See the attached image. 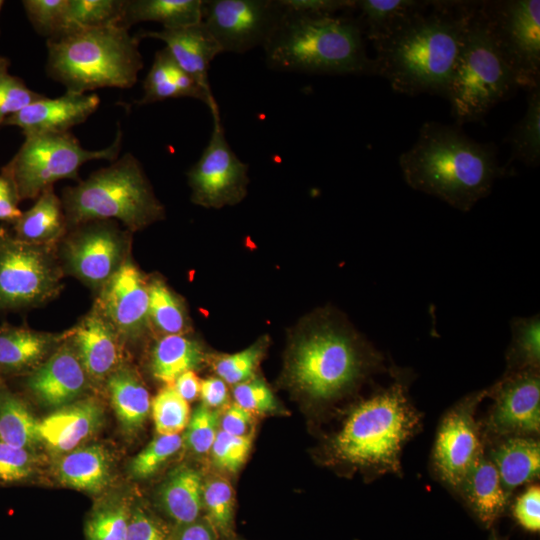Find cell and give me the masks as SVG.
Returning a JSON list of instances; mask_svg holds the SVG:
<instances>
[{"label": "cell", "instance_id": "57", "mask_svg": "<svg viewBox=\"0 0 540 540\" xmlns=\"http://www.w3.org/2000/svg\"><path fill=\"white\" fill-rule=\"evenodd\" d=\"M10 233L8 232L7 229H5L4 227L0 226V245L1 243L4 241V239L9 235Z\"/></svg>", "mask_w": 540, "mask_h": 540}, {"label": "cell", "instance_id": "45", "mask_svg": "<svg viewBox=\"0 0 540 540\" xmlns=\"http://www.w3.org/2000/svg\"><path fill=\"white\" fill-rule=\"evenodd\" d=\"M218 412L200 405L195 409L187 424L185 442L197 454H204L211 450L218 433Z\"/></svg>", "mask_w": 540, "mask_h": 540}, {"label": "cell", "instance_id": "38", "mask_svg": "<svg viewBox=\"0 0 540 540\" xmlns=\"http://www.w3.org/2000/svg\"><path fill=\"white\" fill-rule=\"evenodd\" d=\"M150 321L166 335L181 334L186 328L184 308L176 295L160 280L148 284Z\"/></svg>", "mask_w": 540, "mask_h": 540}, {"label": "cell", "instance_id": "47", "mask_svg": "<svg viewBox=\"0 0 540 540\" xmlns=\"http://www.w3.org/2000/svg\"><path fill=\"white\" fill-rule=\"evenodd\" d=\"M262 356V347L255 344L235 354L223 356L215 363L216 373L229 384L249 380Z\"/></svg>", "mask_w": 540, "mask_h": 540}, {"label": "cell", "instance_id": "56", "mask_svg": "<svg viewBox=\"0 0 540 540\" xmlns=\"http://www.w3.org/2000/svg\"><path fill=\"white\" fill-rule=\"evenodd\" d=\"M174 384L177 393L187 402L194 401L200 394L201 382L193 370L182 373Z\"/></svg>", "mask_w": 540, "mask_h": 540}, {"label": "cell", "instance_id": "39", "mask_svg": "<svg viewBox=\"0 0 540 540\" xmlns=\"http://www.w3.org/2000/svg\"><path fill=\"white\" fill-rule=\"evenodd\" d=\"M151 412L159 435L179 434L189 422V405L168 385L161 389L151 402Z\"/></svg>", "mask_w": 540, "mask_h": 540}, {"label": "cell", "instance_id": "54", "mask_svg": "<svg viewBox=\"0 0 540 540\" xmlns=\"http://www.w3.org/2000/svg\"><path fill=\"white\" fill-rule=\"evenodd\" d=\"M200 395L203 405L209 408L222 406L228 399L225 382L215 377L205 379L201 382Z\"/></svg>", "mask_w": 540, "mask_h": 540}, {"label": "cell", "instance_id": "55", "mask_svg": "<svg viewBox=\"0 0 540 540\" xmlns=\"http://www.w3.org/2000/svg\"><path fill=\"white\" fill-rule=\"evenodd\" d=\"M173 540H216L211 524L195 521L181 525Z\"/></svg>", "mask_w": 540, "mask_h": 540}, {"label": "cell", "instance_id": "7", "mask_svg": "<svg viewBox=\"0 0 540 540\" xmlns=\"http://www.w3.org/2000/svg\"><path fill=\"white\" fill-rule=\"evenodd\" d=\"M62 205L67 226L74 228L96 220H119L139 230L163 216L141 163L126 153L75 186L66 187Z\"/></svg>", "mask_w": 540, "mask_h": 540}, {"label": "cell", "instance_id": "26", "mask_svg": "<svg viewBox=\"0 0 540 540\" xmlns=\"http://www.w3.org/2000/svg\"><path fill=\"white\" fill-rule=\"evenodd\" d=\"M431 1L355 0V19L363 35L373 44L381 42L404 28L429 7Z\"/></svg>", "mask_w": 540, "mask_h": 540}, {"label": "cell", "instance_id": "12", "mask_svg": "<svg viewBox=\"0 0 540 540\" xmlns=\"http://www.w3.org/2000/svg\"><path fill=\"white\" fill-rule=\"evenodd\" d=\"M285 15L279 0H208L202 7V22L222 53L264 47Z\"/></svg>", "mask_w": 540, "mask_h": 540}, {"label": "cell", "instance_id": "29", "mask_svg": "<svg viewBox=\"0 0 540 540\" xmlns=\"http://www.w3.org/2000/svg\"><path fill=\"white\" fill-rule=\"evenodd\" d=\"M12 236L25 243L51 246L68 228L61 199L53 187L42 192L35 204L12 223Z\"/></svg>", "mask_w": 540, "mask_h": 540}, {"label": "cell", "instance_id": "5", "mask_svg": "<svg viewBox=\"0 0 540 540\" xmlns=\"http://www.w3.org/2000/svg\"><path fill=\"white\" fill-rule=\"evenodd\" d=\"M420 415L402 379L359 403L331 443L333 457L376 474L399 472L405 443L415 434Z\"/></svg>", "mask_w": 540, "mask_h": 540}, {"label": "cell", "instance_id": "2", "mask_svg": "<svg viewBox=\"0 0 540 540\" xmlns=\"http://www.w3.org/2000/svg\"><path fill=\"white\" fill-rule=\"evenodd\" d=\"M405 182L462 212L487 197L509 171L500 166L492 143L468 137L460 126L429 121L416 142L399 156Z\"/></svg>", "mask_w": 540, "mask_h": 540}, {"label": "cell", "instance_id": "49", "mask_svg": "<svg viewBox=\"0 0 540 540\" xmlns=\"http://www.w3.org/2000/svg\"><path fill=\"white\" fill-rule=\"evenodd\" d=\"M233 395L235 403L251 413L270 412L277 407L271 390L261 379H249L237 384Z\"/></svg>", "mask_w": 540, "mask_h": 540}, {"label": "cell", "instance_id": "24", "mask_svg": "<svg viewBox=\"0 0 540 540\" xmlns=\"http://www.w3.org/2000/svg\"><path fill=\"white\" fill-rule=\"evenodd\" d=\"M63 334L33 330L27 326L0 325V370L21 372L41 365L63 342Z\"/></svg>", "mask_w": 540, "mask_h": 540}, {"label": "cell", "instance_id": "48", "mask_svg": "<svg viewBox=\"0 0 540 540\" xmlns=\"http://www.w3.org/2000/svg\"><path fill=\"white\" fill-rule=\"evenodd\" d=\"M36 470V459L29 449L9 445L0 440V482L25 480Z\"/></svg>", "mask_w": 540, "mask_h": 540}, {"label": "cell", "instance_id": "14", "mask_svg": "<svg viewBox=\"0 0 540 540\" xmlns=\"http://www.w3.org/2000/svg\"><path fill=\"white\" fill-rule=\"evenodd\" d=\"M212 116L209 142L187 175L192 200L203 206L219 207L236 203L245 195L248 165L228 144L219 111Z\"/></svg>", "mask_w": 540, "mask_h": 540}, {"label": "cell", "instance_id": "4", "mask_svg": "<svg viewBox=\"0 0 540 540\" xmlns=\"http://www.w3.org/2000/svg\"><path fill=\"white\" fill-rule=\"evenodd\" d=\"M140 38L118 25L77 28L47 39V75L67 92L133 87L143 68Z\"/></svg>", "mask_w": 540, "mask_h": 540}, {"label": "cell", "instance_id": "46", "mask_svg": "<svg viewBox=\"0 0 540 540\" xmlns=\"http://www.w3.org/2000/svg\"><path fill=\"white\" fill-rule=\"evenodd\" d=\"M252 445V434L235 436L220 430L211 447L212 459L219 468L236 472L245 462Z\"/></svg>", "mask_w": 540, "mask_h": 540}, {"label": "cell", "instance_id": "19", "mask_svg": "<svg viewBox=\"0 0 540 540\" xmlns=\"http://www.w3.org/2000/svg\"><path fill=\"white\" fill-rule=\"evenodd\" d=\"M100 104L97 94L67 92L57 98H43L9 116L3 125L16 126L24 134L65 133L85 122Z\"/></svg>", "mask_w": 540, "mask_h": 540}, {"label": "cell", "instance_id": "58", "mask_svg": "<svg viewBox=\"0 0 540 540\" xmlns=\"http://www.w3.org/2000/svg\"><path fill=\"white\" fill-rule=\"evenodd\" d=\"M489 540H504V538H501L495 531H493Z\"/></svg>", "mask_w": 540, "mask_h": 540}, {"label": "cell", "instance_id": "36", "mask_svg": "<svg viewBox=\"0 0 540 540\" xmlns=\"http://www.w3.org/2000/svg\"><path fill=\"white\" fill-rule=\"evenodd\" d=\"M511 343L507 351V373L539 370L540 318L514 317L510 323Z\"/></svg>", "mask_w": 540, "mask_h": 540}, {"label": "cell", "instance_id": "31", "mask_svg": "<svg viewBox=\"0 0 540 540\" xmlns=\"http://www.w3.org/2000/svg\"><path fill=\"white\" fill-rule=\"evenodd\" d=\"M202 0H126L120 25L129 29L139 22H158L176 29L202 21Z\"/></svg>", "mask_w": 540, "mask_h": 540}, {"label": "cell", "instance_id": "33", "mask_svg": "<svg viewBox=\"0 0 540 540\" xmlns=\"http://www.w3.org/2000/svg\"><path fill=\"white\" fill-rule=\"evenodd\" d=\"M203 361L199 344L181 334L166 335L152 351L153 376L168 385L182 373L198 368Z\"/></svg>", "mask_w": 540, "mask_h": 540}, {"label": "cell", "instance_id": "13", "mask_svg": "<svg viewBox=\"0 0 540 540\" xmlns=\"http://www.w3.org/2000/svg\"><path fill=\"white\" fill-rule=\"evenodd\" d=\"M73 229L64 242L65 269L100 291L126 260L127 232L113 220L90 221Z\"/></svg>", "mask_w": 540, "mask_h": 540}, {"label": "cell", "instance_id": "28", "mask_svg": "<svg viewBox=\"0 0 540 540\" xmlns=\"http://www.w3.org/2000/svg\"><path fill=\"white\" fill-rule=\"evenodd\" d=\"M55 474L64 486L99 492L108 485L111 478L109 453L99 444L78 447L58 459Z\"/></svg>", "mask_w": 540, "mask_h": 540}, {"label": "cell", "instance_id": "23", "mask_svg": "<svg viewBox=\"0 0 540 540\" xmlns=\"http://www.w3.org/2000/svg\"><path fill=\"white\" fill-rule=\"evenodd\" d=\"M143 97L139 105L171 98L190 97L205 103L212 113L218 112L213 94H208L172 58L167 48L155 53L152 66L143 82Z\"/></svg>", "mask_w": 540, "mask_h": 540}, {"label": "cell", "instance_id": "59", "mask_svg": "<svg viewBox=\"0 0 540 540\" xmlns=\"http://www.w3.org/2000/svg\"><path fill=\"white\" fill-rule=\"evenodd\" d=\"M4 2L2 0H0V11H1V8L3 6Z\"/></svg>", "mask_w": 540, "mask_h": 540}, {"label": "cell", "instance_id": "32", "mask_svg": "<svg viewBox=\"0 0 540 540\" xmlns=\"http://www.w3.org/2000/svg\"><path fill=\"white\" fill-rule=\"evenodd\" d=\"M203 485L198 471L182 466L174 470L161 488L166 513L179 525L197 521L202 508Z\"/></svg>", "mask_w": 540, "mask_h": 540}, {"label": "cell", "instance_id": "10", "mask_svg": "<svg viewBox=\"0 0 540 540\" xmlns=\"http://www.w3.org/2000/svg\"><path fill=\"white\" fill-rule=\"evenodd\" d=\"M480 10L518 87L540 86V1H480Z\"/></svg>", "mask_w": 540, "mask_h": 540}, {"label": "cell", "instance_id": "3", "mask_svg": "<svg viewBox=\"0 0 540 540\" xmlns=\"http://www.w3.org/2000/svg\"><path fill=\"white\" fill-rule=\"evenodd\" d=\"M276 71L326 75H376L362 29L349 15L314 17L286 13L263 47Z\"/></svg>", "mask_w": 540, "mask_h": 540}, {"label": "cell", "instance_id": "27", "mask_svg": "<svg viewBox=\"0 0 540 540\" xmlns=\"http://www.w3.org/2000/svg\"><path fill=\"white\" fill-rule=\"evenodd\" d=\"M489 458L495 465L503 488L510 497L519 486L531 482L540 472V445L536 437L499 438Z\"/></svg>", "mask_w": 540, "mask_h": 540}, {"label": "cell", "instance_id": "25", "mask_svg": "<svg viewBox=\"0 0 540 540\" xmlns=\"http://www.w3.org/2000/svg\"><path fill=\"white\" fill-rule=\"evenodd\" d=\"M466 503L486 527H490L505 511L509 497L498 471L484 454L465 476L458 489Z\"/></svg>", "mask_w": 540, "mask_h": 540}, {"label": "cell", "instance_id": "43", "mask_svg": "<svg viewBox=\"0 0 540 540\" xmlns=\"http://www.w3.org/2000/svg\"><path fill=\"white\" fill-rule=\"evenodd\" d=\"M202 502L212 527L221 533L228 532L232 523L234 504L231 485L223 479L210 480L203 487Z\"/></svg>", "mask_w": 540, "mask_h": 540}, {"label": "cell", "instance_id": "17", "mask_svg": "<svg viewBox=\"0 0 540 540\" xmlns=\"http://www.w3.org/2000/svg\"><path fill=\"white\" fill-rule=\"evenodd\" d=\"M95 306L122 341L136 340L144 334L150 322L148 283L129 258L100 289Z\"/></svg>", "mask_w": 540, "mask_h": 540}, {"label": "cell", "instance_id": "8", "mask_svg": "<svg viewBox=\"0 0 540 540\" xmlns=\"http://www.w3.org/2000/svg\"><path fill=\"white\" fill-rule=\"evenodd\" d=\"M518 85L502 60L477 1L447 85L445 98L457 126L481 122Z\"/></svg>", "mask_w": 540, "mask_h": 540}, {"label": "cell", "instance_id": "40", "mask_svg": "<svg viewBox=\"0 0 540 540\" xmlns=\"http://www.w3.org/2000/svg\"><path fill=\"white\" fill-rule=\"evenodd\" d=\"M130 512L125 501L99 506L86 522V540H125Z\"/></svg>", "mask_w": 540, "mask_h": 540}, {"label": "cell", "instance_id": "1", "mask_svg": "<svg viewBox=\"0 0 540 540\" xmlns=\"http://www.w3.org/2000/svg\"><path fill=\"white\" fill-rule=\"evenodd\" d=\"M475 1H431L391 37L373 44L376 75L400 94L445 97Z\"/></svg>", "mask_w": 540, "mask_h": 540}, {"label": "cell", "instance_id": "11", "mask_svg": "<svg viewBox=\"0 0 540 540\" xmlns=\"http://www.w3.org/2000/svg\"><path fill=\"white\" fill-rule=\"evenodd\" d=\"M62 269L51 246L17 240L0 245V314L41 306L62 289Z\"/></svg>", "mask_w": 540, "mask_h": 540}, {"label": "cell", "instance_id": "42", "mask_svg": "<svg viewBox=\"0 0 540 540\" xmlns=\"http://www.w3.org/2000/svg\"><path fill=\"white\" fill-rule=\"evenodd\" d=\"M183 438L179 434L159 435L154 438L130 463V472L136 478L154 474L181 448Z\"/></svg>", "mask_w": 540, "mask_h": 540}, {"label": "cell", "instance_id": "53", "mask_svg": "<svg viewBox=\"0 0 540 540\" xmlns=\"http://www.w3.org/2000/svg\"><path fill=\"white\" fill-rule=\"evenodd\" d=\"M251 424L252 413L236 403L226 409L221 420L222 431L235 436L248 435Z\"/></svg>", "mask_w": 540, "mask_h": 540}, {"label": "cell", "instance_id": "44", "mask_svg": "<svg viewBox=\"0 0 540 540\" xmlns=\"http://www.w3.org/2000/svg\"><path fill=\"white\" fill-rule=\"evenodd\" d=\"M23 6L34 29L50 39L61 33L67 0H24Z\"/></svg>", "mask_w": 540, "mask_h": 540}, {"label": "cell", "instance_id": "22", "mask_svg": "<svg viewBox=\"0 0 540 540\" xmlns=\"http://www.w3.org/2000/svg\"><path fill=\"white\" fill-rule=\"evenodd\" d=\"M163 41L175 62L208 94H212L208 79L211 61L222 51L203 22L176 29L145 31L137 34Z\"/></svg>", "mask_w": 540, "mask_h": 540}, {"label": "cell", "instance_id": "9", "mask_svg": "<svg viewBox=\"0 0 540 540\" xmlns=\"http://www.w3.org/2000/svg\"><path fill=\"white\" fill-rule=\"evenodd\" d=\"M121 144L120 128L113 142L100 150L84 149L70 132L27 135L1 172L12 181L20 201L37 199L61 179L78 180L80 167L88 161H115Z\"/></svg>", "mask_w": 540, "mask_h": 540}, {"label": "cell", "instance_id": "50", "mask_svg": "<svg viewBox=\"0 0 540 540\" xmlns=\"http://www.w3.org/2000/svg\"><path fill=\"white\" fill-rule=\"evenodd\" d=\"M286 13L326 17L336 16L337 12L350 13L355 0H279Z\"/></svg>", "mask_w": 540, "mask_h": 540}, {"label": "cell", "instance_id": "15", "mask_svg": "<svg viewBox=\"0 0 540 540\" xmlns=\"http://www.w3.org/2000/svg\"><path fill=\"white\" fill-rule=\"evenodd\" d=\"M487 395L488 389L469 394L447 412L440 424L433 464L439 477L455 489L484 454L475 412Z\"/></svg>", "mask_w": 540, "mask_h": 540}, {"label": "cell", "instance_id": "6", "mask_svg": "<svg viewBox=\"0 0 540 540\" xmlns=\"http://www.w3.org/2000/svg\"><path fill=\"white\" fill-rule=\"evenodd\" d=\"M381 361L345 324L324 316L296 343L289 373L300 391L325 402L351 389Z\"/></svg>", "mask_w": 540, "mask_h": 540}, {"label": "cell", "instance_id": "51", "mask_svg": "<svg viewBox=\"0 0 540 540\" xmlns=\"http://www.w3.org/2000/svg\"><path fill=\"white\" fill-rule=\"evenodd\" d=\"M125 540H173L163 524L136 507L131 509Z\"/></svg>", "mask_w": 540, "mask_h": 540}, {"label": "cell", "instance_id": "18", "mask_svg": "<svg viewBox=\"0 0 540 540\" xmlns=\"http://www.w3.org/2000/svg\"><path fill=\"white\" fill-rule=\"evenodd\" d=\"M88 380L73 345L65 336L56 350L27 377L26 387L41 404L57 409L79 398Z\"/></svg>", "mask_w": 540, "mask_h": 540}, {"label": "cell", "instance_id": "41", "mask_svg": "<svg viewBox=\"0 0 540 540\" xmlns=\"http://www.w3.org/2000/svg\"><path fill=\"white\" fill-rule=\"evenodd\" d=\"M9 66V59L0 56V127L6 118L45 96L28 88L21 78L10 74Z\"/></svg>", "mask_w": 540, "mask_h": 540}, {"label": "cell", "instance_id": "30", "mask_svg": "<svg viewBox=\"0 0 540 540\" xmlns=\"http://www.w3.org/2000/svg\"><path fill=\"white\" fill-rule=\"evenodd\" d=\"M114 412L127 431L139 429L151 409L148 390L131 367L121 365L107 379Z\"/></svg>", "mask_w": 540, "mask_h": 540}, {"label": "cell", "instance_id": "35", "mask_svg": "<svg viewBox=\"0 0 540 540\" xmlns=\"http://www.w3.org/2000/svg\"><path fill=\"white\" fill-rule=\"evenodd\" d=\"M527 92L525 114L504 139L511 149L507 166L513 161L528 167H537L540 163V86Z\"/></svg>", "mask_w": 540, "mask_h": 540}, {"label": "cell", "instance_id": "21", "mask_svg": "<svg viewBox=\"0 0 540 540\" xmlns=\"http://www.w3.org/2000/svg\"><path fill=\"white\" fill-rule=\"evenodd\" d=\"M103 421V408L94 398L74 401L38 420L41 442L56 452H69L91 437Z\"/></svg>", "mask_w": 540, "mask_h": 540}, {"label": "cell", "instance_id": "16", "mask_svg": "<svg viewBox=\"0 0 540 540\" xmlns=\"http://www.w3.org/2000/svg\"><path fill=\"white\" fill-rule=\"evenodd\" d=\"M493 404L486 422L495 437H536L540 430L539 370L506 373L488 389Z\"/></svg>", "mask_w": 540, "mask_h": 540}, {"label": "cell", "instance_id": "37", "mask_svg": "<svg viewBox=\"0 0 540 540\" xmlns=\"http://www.w3.org/2000/svg\"><path fill=\"white\" fill-rule=\"evenodd\" d=\"M125 3L126 0H67L61 33L77 28L120 25Z\"/></svg>", "mask_w": 540, "mask_h": 540}, {"label": "cell", "instance_id": "34", "mask_svg": "<svg viewBox=\"0 0 540 540\" xmlns=\"http://www.w3.org/2000/svg\"><path fill=\"white\" fill-rule=\"evenodd\" d=\"M0 440L26 449L40 442L38 420L25 402L4 385H0Z\"/></svg>", "mask_w": 540, "mask_h": 540}, {"label": "cell", "instance_id": "20", "mask_svg": "<svg viewBox=\"0 0 540 540\" xmlns=\"http://www.w3.org/2000/svg\"><path fill=\"white\" fill-rule=\"evenodd\" d=\"M64 334L73 345L89 379L106 381L122 365L123 341L96 306Z\"/></svg>", "mask_w": 540, "mask_h": 540}, {"label": "cell", "instance_id": "52", "mask_svg": "<svg viewBox=\"0 0 540 540\" xmlns=\"http://www.w3.org/2000/svg\"><path fill=\"white\" fill-rule=\"evenodd\" d=\"M513 515L526 530L538 532L540 529V488L538 485L527 488L516 500Z\"/></svg>", "mask_w": 540, "mask_h": 540}]
</instances>
